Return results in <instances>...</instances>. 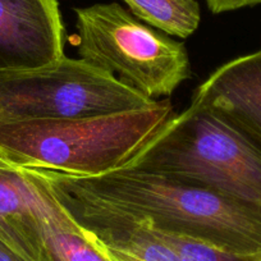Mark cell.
Wrapping results in <instances>:
<instances>
[{
  "mask_svg": "<svg viewBox=\"0 0 261 261\" xmlns=\"http://www.w3.org/2000/svg\"><path fill=\"white\" fill-rule=\"evenodd\" d=\"M57 173L102 201L145 217L155 229L237 255L261 256L260 213L213 191L132 168L95 177Z\"/></svg>",
  "mask_w": 261,
  "mask_h": 261,
  "instance_id": "obj_1",
  "label": "cell"
},
{
  "mask_svg": "<svg viewBox=\"0 0 261 261\" xmlns=\"http://www.w3.org/2000/svg\"><path fill=\"white\" fill-rule=\"evenodd\" d=\"M169 100L81 119L0 118V159L17 168L95 177L124 168L167 123Z\"/></svg>",
  "mask_w": 261,
  "mask_h": 261,
  "instance_id": "obj_2",
  "label": "cell"
},
{
  "mask_svg": "<svg viewBox=\"0 0 261 261\" xmlns=\"http://www.w3.org/2000/svg\"><path fill=\"white\" fill-rule=\"evenodd\" d=\"M155 230L178 253L182 261H261V256L237 255L193 238Z\"/></svg>",
  "mask_w": 261,
  "mask_h": 261,
  "instance_id": "obj_12",
  "label": "cell"
},
{
  "mask_svg": "<svg viewBox=\"0 0 261 261\" xmlns=\"http://www.w3.org/2000/svg\"><path fill=\"white\" fill-rule=\"evenodd\" d=\"M80 59L147 99L169 96L191 77L186 46L142 23L118 3L76 8Z\"/></svg>",
  "mask_w": 261,
  "mask_h": 261,
  "instance_id": "obj_4",
  "label": "cell"
},
{
  "mask_svg": "<svg viewBox=\"0 0 261 261\" xmlns=\"http://www.w3.org/2000/svg\"><path fill=\"white\" fill-rule=\"evenodd\" d=\"M190 105L219 117L261 154V50L220 65Z\"/></svg>",
  "mask_w": 261,
  "mask_h": 261,
  "instance_id": "obj_8",
  "label": "cell"
},
{
  "mask_svg": "<svg viewBox=\"0 0 261 261\" xmlns=\"http://www.w3.org/2000/svg\"><path fill=\"white\" fill-rule=\"evenodd\" d=\"M155 101L80 58L64 55L34 68H0V118L7 119H81Z\"/></svg>",
  "mask_w": 261,
  "mask_h": 261,
  "instance_id": "obj_5",
  "label": "cell"
},
{
  "mask_svg": "<svg viewBox=\"0 0 261 261\" xmlns=\"http://www.w3.org/2000/svg\"><path fill=\"white\" fill-rule=\"evenodd\" d=\"M30 169L49 185L63 209L110 261H182L145 217L74 187L54 170Z\"/></svg>",
  "mask_w": 261,
  "mask_h": 261,
  "instance_id": "obj_6",
  "label": "cell"
},
{
  "mask_svg": "<svg viewBox=\"0 0 261 261\" xmlns=\"http://www.w3.org/2000/svg\"><path fill=\"white\" fill-rule=\"evenodd\" d=\"M207 8L215 14L261 4V0H205Z\"/></svg>",
  "mask_w": 261,
  "mask_h": 261,
  "instance_id": "obj_13",
  "label": "cell"
},
{
  "mask_svg": "<svg viewBox=\"0 0 261 261\" xmlns=\"http://www.w3.org/2000/svg\"><path fill=\"white\" fill-rule=\"evenodd\" d=\"M17 169L31 186L41 227L36 261H110L63 209L49 185L35 170Z\"/></svg>",
  "mask_w": 261,
  "mask_h": 261,
  "instance_id": "obj_9",
  "label": "cell"
},
{
  "mask_svg": "<svg viewBox=\"0 0 261 261\" xmlns=\"http://www.w3.org/2000/svg\"><path fill=\"white\" fill-rule=\"evenodd\" d=\"M58 0H0V68H34L64 57Z\"/></svg>",
  "mask_w": 261,
  "mask_h": 261,
  "instance_id": "obj_7",
  "label": "cell"
},
{
  "mask_svg": "<svg viewBox=\"0 0 261 261\" xmlns=\"http://www.w3.org/2000/svg\"><path fill=\"white\" fill-rule=\"evenodd\" d=\"M0 238L36 261L41 227L32 188L16 167L0 159Z\"/></svg>",
  "mask_w": 261,
  "mask_h": 261,
  "instance_id": "obj_10",
  "label": "cell"
},
{
  "mask_svg": "<svg viewBox=\"0 0 261 261\" xmlns=\"http://www.w3.org/2000/svg\"><path fill=\"white\" fill-rule=\"evenodd\" d=\"M129 12L147 26L187 39L199 29L201 11L197 0H123Z\"/></svg>",
  "mask_w": 261,
  "mask_h": 261,
  "instance_id": "obj_11",
  "label": "cell"
},
{
  "mask_svg": "<svg viewBox=\"0 0 261 261\" xmlns=\"http://www.w3.org/2000/svg\"><path fill=\"white\" fill-rule=\"evenodd\" d=\"M124 168L213 191L261 214V154L207 110L190 105L173 114Z\"/></svg>",
  "mask_w": 261,
  "mask_h": 261,
  "instance_id": "obj_3",
  "label": "cell"
},
{
  "mask_svg": "<svg viewBox=\"0 0 261 261\" xmlns=\"http://www.w3.org/2000/svg\"><path fill=\"white\" fill-rule=\"evenodd\" d=\"M0 261H31L0 238Z\"/></svg>",
  "mask_w": 261,
  "mask_h": 261,
  "instance_id": "obj_14",
  "label": "cell"
}]
</instances>
